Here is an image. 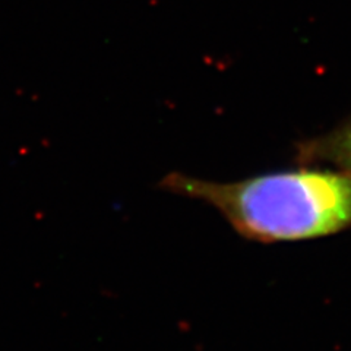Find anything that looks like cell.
I'll return each mask as SVG.
<instances>
[{
	"mask_svg": "<svg viewBox=\"0 0 351 351\" xmlns=\"http://www.w3.org/2000/svg\"><path fill=\"white\" fill-rule=\"evenodd\" d=\"M300 164H331L351 176V117L324 135L304 139L295 145Z\"/></svg>",
	"mask_w": 351,
	"mask_h": 351,
	"instance_id": "2",
	"label": "cell"
},
{
	"mask_svg": "<svg viewBox=\"0 0 351 351\" xmlns=\"http://www.w3.org/2000/svg\"><path fill=\"white\" fill-rule=\"evenodd\" d=\"M158 188L210 205L239 236L261 243L319 239L351 228V176L341 170L302 164L236 182L174 171Z\"/></svg>",
	"mask_w": 351,
	"mask_h": 351,
	"instance_id": "1",
	"label": "cell"
}]
</instances>
